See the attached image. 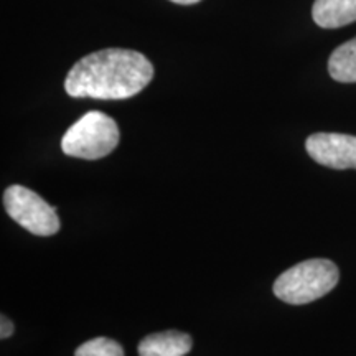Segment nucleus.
I'll list each match as a JSON object with an SVG mask.
<instances>
[{
  "instance_id": "9",
  "label": "nucleus",
  "mask_w": 356,
  "mask_h": 356,
  "mask_svg": "<svg viewBox=\"0 0 356 356\" xmlns=\"http://www.w3.org/2000/svg\"><path fill=\"white\" fill-rule=\"evenodd\" d=\"M74 356H124V350L118 341L106 337H97L78 346Z\"/></svg>"
},
{
  "instance_id": "1",
  "label": "nucleus",
  "mask_w": 356,
  "mask_h": 356,
  "mask_svg": "<svg viewBox=\"0 0 356 356\" xmlns=\"http://www.w3.org/2000/svg\"><path fill=\"white\" fill-rule=\"evenodd\" d=\"M154 78L149 58L134 50L108 48L81 58L65 79L71 97L129 99L139 95Z\"/></svg>"
},
{
  "instance_id": "5",
  "label": "nucleus",
  "mask_w": 356,
  "mask_h": 356,
  "mask_svg": "<svg viewBox=\"0 0 356 356\" xmlns=\"http://www.w3.org/2000/svg\"><path fill=\"white\" fill-rule=\"evenodd\" d=\"M307 154L320 165L335 170H356V137L346 134L317 132L305 142Z\"/></svg>"
},
{
  "instance_id": "6",
  "label": "nucleus",
  "mask_w": 356,
  "mask_h": 356,
  "mask_svg": "<svg viewBox=\"0 0 356 356\" xmlns=\"http://www.w3.org/2000/svg\"><path fill=\"white\" fill-rule=\"evenodd\" d=\"M193 340L188 333L168 330L147 335L137 346L139 356H185L190 353Z\"/></svg>"
},
{
  "instance_id": "7",
  "label": "nucleus",
  "mask_w": 356,
  "mask_h": 356,
  "mask_svg": "<svg viewBox=\"0 0 356 356\" xmlns=\"http://www.w3.org/2000/svg\"><path fill=\"white\" fill-rule=\"evenodd\" d=\"M314 22L322 29H340L356 22V0H315Z\"/></svg>"
},
{
  "instance_id": "3",
  "label": "nucleus",
  "mask_w": 356,
  "mask_h": 356,
  "mask_svg": "<svg viewBox=\"0 0 356 356\" xmlns=\"http://www.w3.org/2000/svg\"><path fill=\"white\" fill-rule=\"evenodd\" d=\"M119 144V127L113 118L99 111L86 113L61 139V150L70 157L97 160L109 155Z\"/></svg>"
},
{
  "instance_id": "10",
  "label": "nucleus",
  "mask_w": 356,
  "mask_h": 356,
  "mask_svg": "<svg viewBox=\"0 0 356 356\" xmlns=\"http://www.w3.org/2000/svg\"><path fill=\"white\" fill-rule=\"evenodd\" d=\"M0 320H2V322H0V325H2V330H0V337H2L3 340H6V338L12 337L13 323L6 317V315H2V318H0Z\"/></svg>"
},
{
  "instance_id": "2",
  "label": "nucleus",
  "mask_w": 356,
  "mask_h": 356,
  "mask_svg": "<svg viewBox=\"0 0 356 356\" xmlns=\"http://www.w3.org/2000/svg\"><path fill=\"white\" fill-rule=\"evenodd\" d=\"M340 270L328 259H309L280 274L274 282L277 299L291 305H304L327 296L337 287Z\"/></svg>"
},
{
  "instance_id": "11",
  "label": "nucleus",
  "mask_w": 356,
  "mask_h": 356,
  "mask_svg": "<svg viewBox=\"0 0 356 356\" xmlns=\"http://www.w3.org/2000/svg\"><path fill=\"white\" fill-rule=\"evenodd\" d=\"M170 2L180 3V6H191V3H198L200 0H170Z\"/></svg>"
},
{
  "instance_id": "4",
  "label": "nucleus",
  "mask_w": 356,
  "mask_h": 356,
  "mask_svg": "<svg viewBox=\"0 0 356 356\" xmlns=\"http://www.w3.org/2000/svg\"><path fill=\"white\" fill-rule=\"evenodd\" d=\"M7 215L22 228L37 236H51L60 231L56 207H51L40 195L22 185L8 186L3 193Z\"/></svg>"
},
{
  "instance_id": "8",
  "label": "nucleus",
  "mask_w": 356,
  "mask_h": 356,
  "mask_svg": "<svg viewBox=\"0 0 356 356\" xmlns=\"http://www.w3.org/2000/svg\"><path fill=\"white\" fill-rule=\"evenodd\" d=\"M328 73L338 83H356V37L332 53Z\"/></svg>"
}]
</instances>
